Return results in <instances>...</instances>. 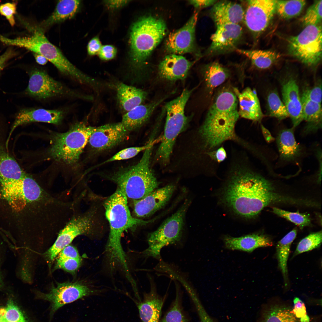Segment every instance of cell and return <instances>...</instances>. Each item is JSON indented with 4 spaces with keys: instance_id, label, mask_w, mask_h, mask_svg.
I'll list each match as a JSON object with an SVG mask.
<instances>
[{
    "instance_id": "39",
    "label": "cell",
    "mask_w": 322,
    "mask_h": 322,
    "mask_svg": "<svg viewBox=\"0 0 322 322\" xmlns=\"http://www.w3.org/2000/svg\"><path fill=\"white\" fill-rule=\"evenodd\" d=\"M322 241L321 231L310 234L299 242L293 256L308 252L318 247L321 245Z\"/></svg>"
},
{
    "instance_id": "10",
    "label": "cell",
    "mask_w": 322,
    "mask_h": 322,
    "mask_svg": "<svg viewBox=\"0 0 322 322\" xmlns=\"http://www.w3.org/2000/svg\"><path fill=\"white\" fill-rule=\"evenodd\" d=\"M290 54L303 64L315 66L322 57L321 24L306 26L298 35L288 40Z\"/></svg>"
},
{
    "instance_id": "1",
    "label": "cell",
    "mask_w": 322,
    "mask_h": 322,
    "mask_svg": "<svg viewBox=\"0 0 322 322\" xmlns=\"http://www.w3.org/2000/svg\"><path fill=\"white\" fill-rule=\"evenodd\" d=\"M229 169L223 199L238 215L252 218L270 204L289 201L277 193L270 181L245 163H233Z\"/></svg>"
},
{
    "instance_id": "20",
    "label": "cell",
    "mask_w": 322,
    "mask_h": 322,
    "mask_svg": "<svg viewBox=\"0 0 322 322\" xmlns=\"http://www.w3.org/2000/svg\"><path fill=\"white\" fill-rule=\"evenodd\" d=\"M150 290L145 293L143 300L137 303L139 316L141 322H159L165 296L157 293L156 285L153 277L149 276Z\"/></svg>"
},
{
    "instance_id": "13",
    "label": "cell",
    "mask_w": 322,
    "mask_h": 322,
    "mask_svg": "<svg viewBox=\"0 0 322 322\" xmlns=\"http://www.w3.org/2000/svg\"><path fill=\"white\" fill-rule=\"evenodd\" d=\"M93 292L87 286L78 282L58 283L52 286L48 293L38 292V298L49 301L51 304V315L64 305L89 295Z\"/></svg>"
},
{
    "instance_id": "29",
    "label": "cell",
    "mask_w": 322,
    "mask_h": 322,
    "mask_svg": "<svg viewBox=\"0 0 322 322\" xmlns=\"http://www.w3.org/2000/svg\"><path fill=\"white\" fill-rule=\"evenodd\" d=\"M290 306L279 301L267 303L261 313V322H300Z\"/></svg>"
},
{
    "instance_id": "2",
    "label": "cell",
    "mask_w": 322,
    "mask_h": 322,
    "mask_svg": "<svg viewBox=\"0 0 322 322\" xmlns=\"http://www.w3.org/2000/svg\"><path fill=\"white\" fill-rule=\"evenodd\" d=\"M105 215L109 225L110 232L105 252L112 266L127 265L126 255L121 244L122 234L126 230L152 222L133 217L129 210L128 199L119 188L104 203Z\"/></svg>"
},
{
    "instance_id": "31",
    "label": "cell",
    "mask_w": 322,
    "mask_h": 322,
    "mask_svg": "<svg viewBox=\"0 0 322 322\" xmlns=\"http://www.w3.org/2000/svg\"><path fill=\"white\" fill-rule=\"evenodd\" d=\"M301 99L303 120L306 122L304 133L315 132L322 127L321 104L311 100L303 95Z\"/></svg>"
},
{
    "instance_id": "30",
    "label": "cell",
    "mask_w": 322,
    "mask_h": 322,
    "mask_svg": "<svg viewBox=\"0 0 322 322\" xmlns=\"http://www.w3.org/2000/svg\"><path fill=\"white\" fill-rule=\"evenodd\" d=\"M80 1L75 0L59 1L53 13L42 22L38 28L44 31V30L53 24L72 18L78 11Z\"/></svg>"
},
{
    "instance_id": "22",
    "label": "cell",
    "mask_w": 322,
    "mask_h": 322,
    "mask_svg": "<svg viewBox=\"0 0 322 322\" xmlns=\"http://www.w3.org/2000/svg\"><path fill=\"white\" fill-rule=\"evenodd\" d=\"M245 10L237 2L229 1H217L210 11V16L216 26L226 24H239L244 21Z\"/></svg>"
},
{
    "instance_id": "54",
    "label": "cell",
    "mask_w": 322,
    "mask_h": 322,
    "mask_svg": "<svg viewBox=\"0 0 322 322\" xmlns=\"http://www.w3.org/2000/svg\"><path fill=\"white\" fill-rule=\"evenodd\" d=\"M218 1L215 0H192L188 1L189 3L197 10H200L213 6Z\"/></svg>"
},
{
    "instance_id": "33",
    "label": "cell",
    "mask_w": 322,
    "mask_h": 322,
    "mask_svg": "<svg viewBox=\"0 0 322 322\" xmlns=\"http://www.w3.org/2000/svg\"><path fill=\"white\" fill-rule=\"evenodd\" d=\"M297 231L296 228L293 229L280 240L276 245V253L278 265L282 274L285 286L287 284V261L291 245L296 237Z\"/></svg>"
},
{
    "instance_id": "23",
    "label": "cell",
    "mask_w": 322,
    "mask_h": 322,
    "mask_svg": "<svg viewBox=\"0 0 322 322\" xmlns=\"http://www.w3.org/2000/svg\"><path fill=\"white\" fill-rule=\"evenodd\" d=\"M282 94L284 103L294 128L303 120L301 99L295 80L291 78L286 82L282 86Z\"/></svg>"
},
{
    "instance_id": "49",
    "label": "cell",
    "mask_w": 322,
    "mask_h": 322,
    "mask_svg": "<svg viewBox=\"0 0 322 322\" xmlns=\"http://www.w3.org/2000/svg\"><path fill=\"white\" fill-rule=\"evenodd\" d=\"M117 53L116 48L110 45L102 46L99 53L100 58L103 60L108 61L114 58Z\"/></svg>"
},
{
    "instance_id": "27",
    "label": "cell",
    "mask_w": 322,
    "mask_h": 322,
    "mask_svg": "<svg viewBox=\"0 0 322 322\" xmlns=\"http://www.w3.org/2000/svg\"><path fill=\"white\" fill-rule=\"evenodd\" d=\"M116 91L119 107L125 113L142 104L147 95L145 91L121 82L116 84Z\"/></svg>"
},
{
    "instance_id": "26",
    "label": "cell",
    "mask_w": 322,
    "mask_h": 322,
    "mask_svg": "<svg viewBox=\"0 0 322 322\" xmlns=\"http://www.w3.org/2000/svg\"><path fill=\"white\" fill-rule=\"evenodd\" d=\"M223 240L225 247L231 250L251 252L260 247L272 246L273 243L268 237L259 234H252L239 237L226 236Z\"/></svg>"
},
{
    "instance_id": "25",
    "label": "cell",
    "mask_w": 322,
    "mask_h": 322,
    "mask_svg": "<svg viewBox=\"0 0 322 322\" xmlns=\"http://www.w3.org/2000/svg\"><path fill=\"white\" fill-rule=\"evenodd\" d=\"M169 95L135 107L124 113L120 122L129 132L140 127L148 120L156 109Z\"/></svg>"
},
{
    "instance_id": "14",
    "label": "cell",
    "mask_w": 322,
    "mask_h": 322,
    "mask_svg": "<svg viewBox=\"0 0 322 322\" xmlns=\"http://www.w3.org/2000/svg\"><path fill=\"white\" fill-rule=\"evenodd\" d=\"M276 1H247L244 21L248 30L257 36L267 28L276 12Z\"/></svg>"
},
{
    "instance_id": "43",
    "label": "cell",
    "mask_w": 322,
    "mask_h": 322,
    "mask_svg": "<svg viewBox=\"0 0 322 322\" xmlns=\"http://www.w3.org/2000/svg\"><path fill=\"white\" fill-rule=\"evenodd\" d=\"M5 309L7 322H27L23 314L12 300L8 301Z\"/></svg>"
},
{
    "instance_id": "32",
    "label": "cell",
    "mask_w": 322,
    "mask_h": 322,
    "mask_svg": "<svg viewBox=\"0 0 322 322\" xmlns=\"http://www.w3.org/2000/svg\"><path fill=\"white\" fill-rule=\"evenodd\" d=\"M294 127L280 131L276 138L280 156L286 161L293 160L300 154L301 148L295 140Z\"/></svg>"
},
{
    "instance_id": "8",
    "label": "cell",
    "mask_w": 322,
    "mask_h": 322,
    "mask_svg": "<svg viewBox=\"0 0 322 322\" xmlns=\"http://www.w3.org/2000/svg\"><path fill=\"white\" fill-rule=\"evenodd\" d=\"M29 76L28 85L18 96L40 100L58 97H67L91 100V96L83 94L68 87L51 76L46 71L37 68L27 71Z\"/></svg>"
},
{
    "instance_id": "42",
    "label": "cell",
    "mask_w": 322,
    "mask_h": 322,
    "mask_svg": "<svg viewBox=\"0 0 322 322\" xmlns=\"http://www.w3.org/2000/svg\"><path fill=\"white\" fill-rule=\"evenodd\" d=\"M322 0L316 1L307 9L301 18L305 26L321 24L322 20Z\"/></svg>"
},
{
    "instance_id": "24",
    "label": "cell",
    "mask_w": 322,
    "mask_h": 322,
    "mask_svg": "<svg viewBox=\"0 0 322 322\" xmlns=\"http://www.w3.org/2000/svg\"><path fill=\"white\" fill-rule=\"evenodd\" d=\"M233 91L239 101V117L255 122H261L264 115L256 92L248 87L241 92L237 88H234Z\"/></svg>"
},
{
    "instance_id": "52",
    "label": "cell",
    "mask_w": 322,
    "mask_h": 322,
    "mask_svg": "<svg viewBox=\"0 0 322 322\" xmlns=\"http://www.w3.org/2000/svg\"><path fill=\"white\" fill-rule=\"evenodd\" d=\"M16 55V52L12 48L8 49L0 55V80L3 71L7 64L8 61Z\"/></svg>"
},
{
    "instance_id": "17",
    "label": "cell",
    "mask_w": 322,
    "mask_h": 322,
    "mask_svg": "<svg viewBox=\"0 0 322 322\" xmlns=\"http://www.w3.org/2000/svg\"><path fill=\"white\" fill-rule=\"evenodd\" d=\"M239 24H226L216 26L211 36V43L207 50L208 55L222 54L236 50L243 35Z\"/></svg>"
},
{
    "instance_id": "46",
    "label": "cell",
    "mask_w": 322,
    "mask_h": 322,
    "mask_svg": "<svg viewBox=\"0 0 322 322\" xmlns=\"http://www.w3.org/2000/svg\"><path fill=\"white\" fill-rule=\"evenodd\" d=\"M303 95L311 101L321 104V84H319L311 89L305 90Z\"/></svg>"
},
{
    "instance_id": "34",
    "label": "cell",
    "mask_w": 322,
    "mask_h": 322,
    "mask_svg": "<svg viewBox=\"0 0 322 322\" xmlns=\"http://www.w3.org/2000/svg\"><path fill=\"white\" fill-rule=\"evenodd\" d=\"M236 50L237 52L247 57L254 66L261 69L269 68L280 57L278 53L271 51L238 48Z\"/></svg>"
},
{
    "instance_id": "56",
    "label": "cell",
    "mask_w": 322,
    "mask_h": 322,
    "mask_svg": "<svg viewBox=\"0 0 322 322\" xmlns=\"http://www.w3.org/2000/svg\"><path fill=\"white\" fill-rule=\"evenodd\" d=\"M261 128L263 136L267 143H270L275 140L270 131L262 124L261 125Z\"/></svg>"
},
{
    "instance_id": "59",
    "label": "cell",
    "mask_w": 322,
    "mask_h": 322,
    "mask_svg": "<svg viewBox=\"0 0 322 322\" xmlns=\"http://www.w3.org/2000/svg\"><path fill=\"white\" fill-rule=\"evenodd\" d=\"M300 322H309L310 318L306 314L300 319Z\"/></svg>"
},
{
    "instance_id": "11",
    "label": "cell",
    "mask_w": 322,
    "mask_h": 322,
    "mask_svg": "<svg viewBox=\"0 0 322 322\" xmlns=\"http://www.w3.org/2000/svg\"><path fill=\"white\" fill-rule=\"evenodd\" d=\"M95 210L91 209L80 214L74 213L59 231L55 242L46 252V255L50 260H53L76 237L93 233L96 223Z\"/></svg>"
},
{
    "instance_id": "19",
    "label": "cell",
    "mask_w": 322,
    "mask_h": 322,
    "mask_svg": "<svg viewBox=\"0 0 322 322\" xmlns=\"http://www.w3.org/2000/svg\"><path fill=\"white\" fill-rule=\"evenodd\" d=\"M175 189L174 185L169 184L155 189L142 199L133 201L136 218L148 217L162 208L168 202Z\"/></svg>"
},
{
    "instance_id": "35",
    "label": "cell",
    "mask_w": 322,
    "mask_h": 322,
    "mask_svg": "<svg viewBox=\"0 0 322 322\" xmlns=\"http://www.w3.org/2000/svg\"><path fill=\"white\" fill-rule=\"evenodd\" d=\"M229 72L219 62L215 61L205 68L204 77L208 88L213 90L224 83L229 77Z\"/></svg>"
},
{
    "instance_id": "40",
    "label": "cell",
    "mask_w": 322,
    "mask_h": 322,
    "mask_svg": "<svg viewBox=\"0 0 322 322\" xmlns=\"http://www.w3.org/2000/svg\"><path fill=\"white\" fill-rule=\"evenodd\" d=\"M156 140L151 139L145 145L138 147H130L124 148L119 151L111 158L100 164H104L112 162L126 160L133 157L140 152L153 146Z\"/></svg>"
},
{
    "instance_id": "50",
    "label": "cell",
    "mask_w": 322,
    "mask_h": 322,
    "mask_svg": "<svg viewBox=\"0 0 322 322\" xmlns=\"http://www.w3.org/2000/svg\"><path fill=\"white\" fill-rule=\"evenodd\" d=\"M209 157L210 161L218 164L223 162L227 158L226 151L223 146L208 153L206 155Z\"/></svg>"
},
{
    "instance_id": "16",
    "label": "cell",
    "mask_w": 322,
    "mask_h": 322,
    "mask_svg": "<svg viewBox=\"0 0 322 322\" xmlns=\"http://www.w3.org/2000/svg\"><path fill=\"white\" fill-rule=\"evenodd\" d=\"M64 115L65 112L61 109L18 107L14 114V120L5 143L6 148H7L13 132L18 126L36 122L59 124L61 122Z\"/></svg>"
},
{
    "instance_id": "48",
    "label": "cell",
    "mask_w": 322,
    "mask_h": 322,
    "mask_svg": "<svg viewBox=\"0 0 322 322\" xmlns=\"http://www.w3.org/2000/svg\"><path fill=\"white\" fill-rule=\"evenodd\" d=\"M58 254L57 260L67 258L81 259L77 249L69 245L64 247Z\"/></svg>"
},
{
    "instance_id": "7",
    "label": "cell",
    "mask_w": 322,
    "mask_h": 322,
    "mask_svg": "<svg viewBox=\"0 0 322 322\" xmlns=\"http://www.w3.org/2000/svg\"><path fill=\"white\" fill-rule=\"evenodd\" d=\"M95 128L83 122H78L65 132L53 134L49 151L50 156L67 164L76 163Z\"/></svg>"
},
{
    "instance_id": "61",
    "label": "cell",
    "mask_w": 322,
    "mask_h": 322,
    "mask_svg": "<svg viewBox=\"0 0 322 322\" xmlns=\"http://www.w3.org/2000/svg\"></svg>"
},
{
    "instance_id": "53",
    "label": "cell",
    "mask_w": 322,
    "mask_h": 322,
    "mask_svg": "<svg viewBox=\"0 0 322 322\" xmlns=\"http://www.w3.org/2000/svg\"><path fill=\"white\" fill-rule=\"evenodd\" d=\"M102 47L99 38L97 36L93 38L89 41L87 45V50L88 54L92 56L98 54Z\"/></svg>"
},
{
    "instance_id": "4",
    "label": "cell",
    "mask_w": 322,
    "mask_h": 322,
    "mask_svg": "<svg viewBox=\"0 0 322 322\" xmlns=\"http://www.w3.org/2000/svg\"><path fill=\"white\" fill-rule=\"evenodd\" d=\"M3 42L6 44L24 48L42 55L62 74L80 84L87 85L91 81L90 76L71 63L58 48L48 41L43 31L38 28L30 36L12 39L4 37Z\"/></svg>"
},
{
    "instance_id": "12",
    "label": "cell",
    "mask_w": 322,
    "mask_h": 322,
    "mask_svg": "<svg viewBox=\"0 0 322 322\" xmlns=\"http://www.w3.org/2000/svg\"><path fill=\"white\" fill-rule=\"evenodd\" d=\"M47 191L32 177L26 174L22 179L1 185L3 198L16 211L24 209L29 203L41 197Z\"/></svg>"
},
{
    "instance_id": "60",
    "label": "cell",
    "mask_w": 322,
    "mask_h": 322,
    "mask_svg": "<svg viewBox=\"0 0 322 322\" xmlns=\"http://www.w3.org/2000/svg\"><path fill=\"white\" fill-rule=\"evenodd\" d=\"M1 275H0V286H1Z\"/></svg>"
},
{
    "instance_id": "58",
    "label": "cell",
    "mask_w": 322,
    "mask_h": 322,
    "mask_svg": "<svg viewBox=\"0 0 322 322\" xmlns=\"http://www.w3.org/2000/svg\"><path fill=\"white\" fill-rule=\"evenodd\" d=\"M0 322H7L5 308L0 309Z\"/></svg>"
},
{
    "instance_id": "51",
    "label": "cell",
    "mask_w": 322,
    "mask_h": 322,
    "mask_svg": "<svg viewBox=\"0 0 322 322\" xmlns=\"http://www.w3.org/2000/svg\"><path fill=\"white\" fill-rule=\"evenodd\" d=\"M294 307L292 312L297 318L300 319L306 314L304 303L299 298L296 297L293 299Z\"/></svg>"
},
{
    "instance_id": "5",
    "label": "cell",
    "mask_w": 322,
    "mask_h": 322,
    "mask_svg": "<svg viewBox=\"0 0 322 322\" xmlns=\"http://www.w3.org/2000/svg\"><path fill=\"white\" fill-rule=\"evenodd\" d=\"M153 147L144 151L137 164L109 177L128 199L133 201L142 199L158 187L159 182L150 167Z\"/></svg>"
},
{
    "instance_id": "47",
    "label": "cell",
    "mask_w": 322,
    "mask_h": 322,
    "mask_svg": "<svg viewBox=\"0 0 322 322\" xmlns=\"http://www.w3.org/2000/svg\"><path fill=\"white\" fill-rule=\"evenodd\" d=\"M195 306L201 322H213L205 310L197 295L191 298Z\"/></svg>"
},
{
    "instance_id": "57",
    "label": "cell",
    "mask_w": 322,
    "mask_h": 322,
    "mask_svg": "<svg viewBox=\"0 0 322 322\" xmlns=\"http://www.w3.org/2000/svg\"><path fill=\"white\" fill-rule=\"evenodd\" d=\"M34 56L36 62L40 65H44L48 61L47 59L42 55L34 53Z\"/></svg>"
},
{
    "instance_id": "36",
    "label": "cell",
    "mask_w": 322,
    "mask_h": 322,
    "mask_svg": "<svg viewBox=\"0 0 322 322\" xmlns=\"http://www.w3.org/2000/svg\"><path fill=\"white\" fill-rule=\"evenodd\" d=\"M176 297L171 305L159 322H189L181 303V291L179 284L174 280Z\"/></svg>"
},
{
    "instance_id": "6",
    "label": "cell",
    "mask_w": 322,
    "mask_h": 322,
    "mask_svg": "<svg viewBox=\"0 0 322 322\" xmlns=\"http://www.w3.org/2000/svg\"><path fill=\"white\" fill-rule=\"evenodd\" d=\"M193 90L184 89L179 96L164 106L166 116L164 134L156 154L164 164L169 161L177 137L188 124L190 119L185 114V108Z\"/></svg>"
},
{
    "instance_id": "44",
    "label": "cell",
    "mask_w": 322,
    "mask_h": 322,
    "mask_svg": "<svg viewBox=\"0 0 322 322\" xmlns=\"http://www.w3.org/2000/svg\"><path fill=\"white\" fill-rule=\"evenodd\" d=\"M17 5V3L14 2L0 5V14L6 18L12 26L15 24L14 16L16 13Z\"/></svg>"
},
{
    "instance_id": "28",
    "label": "cell",
    "mask_w": 322,
    "mask_h": 322,
    "mask_svg": "<svg viewBox=\"0 0 322 322\" xmlns=\"http://www.w3.org/2000/svg\"><path fill=\"white\" fill-rule=\"evenodd\" d=\"M15 159L0 143V183L7 185L20 180L26 175Z\"/></svg>"
},
{
    "instance_id": "41",
    "label": "cell",
    "mask_w": 322,
    "mask_h": 322,
    "mask_svg": "<svg viewBox=\"0 0 322 322\" xmlns=\"http://www.w3.org/2000/svg\"><path fill=\"white\" fill-rule=\"evenodd\" d=\"M273 210L274 213L294 223L301 229L310 223V218L308 214L289 212L276 207H273Z\"/></svg>"
},
{
    "instance_id": "21",
    "label": "cell",
    "mask_w": 322,
    "mask_h": 322,
    "mask_svg": "<svg viewBox=\"0 0 322 322\" xmlns=\"http://www.w3.org/2000/svg\"><path fill=\"white\" fill-rule=\"evenodd\" d=\"M195 62L189 61L180 55L169 54L159 64V75L161 78L170 81L184 80Z\"/></svg>"
},
{
    "instance_id": "15",
    "label": "cell",
    "mask_w": 322,
    "mask_h": 322,
    "mask_svg": "<svg viewBox=\"0 0 322 322\" xmlns=\"http://www.w3.org/2000/svg\"><path fill=\"white\" fill-rule=\"evenodd\" d=\"M198 12L196 11L182 27L168 35L165 47L169 54L180 55L196 51L195 30Z\"/></svg>"
},
{
    "instance_id": "55",
    "label": "cell",
    "mask_w": 322,
    "mask_h": 322,
    "mask_svg": "<svg viewBox=\"0 0 322 322\" xmlns=\"http://www.w3.org/2000/svg\"><path fill=\"white\" fill-rule=\"evenodd\" d=\"M129 1L127 0H107L105 1V3L109 8L116 9L122 7Z\"/></svg>"
},
{
    "instance_id": "45",
    "label": "cell",
    "mask_w": 322,
    "mask_h": 322,
    "mask_svg": "<svg viewBox=\"0 0 322 322\" xmlns=\"http://www.w3.org/2000/svg\"><path fill=\"white\" fill-rule=\"evenodd\" d=\"M81 259L67 258L57 260L55 267L70 273L75 272L80 267Z\"/></svg>"
},
{
    "instance_id": "37",
    "label": "cell",
    "mask_w": 322,
    "mask_h": 322,
    "mask_svg": "<svg viewBox=\"0 0 322 322\" xmlns=\"http://www.w3.org/2000/svg\"><path fill=\"white\" fill-rule=\"evenodd\" d=\"M306 3L305 0H276L275 10L282 18L289 19L299 15Z\"/></svg>"
},
{
    "instance_id": "9",
    "label": "cell",
    "mask_w": 322,
    "mask_h": 322,
    "mask_svg": "<svg viewBox=\"0 0 322 322\" xmlns=\"http://www.w3.org/2000/svg\"><path fill=\"white\" fill-rule=\"evenodd\" d=\"M190 204L189 201L186 200L157 230L148 234V247L143 252L145 256L161 261V251L164 247L180 243L183 234L185 216Z\"/></svg>"
},
{
    "instance_id": "18",
    "label": "cell",
    "mask_w": 322,
    "mask_h": 322,
    "mask_svg": "<svg viewBox=\"0 0 322 322\" xmlns=\"http://www.w3.org/2000/svg\"><path fill=\"white\" fill-rule=\"evenodd\" d=\"M129 132L120 122L107 124L95 127L88 142L96 150H106L125 140Z\"/></svg>"
},
{
    "instance_id": "3",
    "label": "cell",
    "mask_w": 322,
    "mask_h": 322,
    "mask_svg": "<svg viewBox=\"0 0 322 322\" xmlns=\"http://www.w3.org/2000/svg\"><path fill=\"white\" fill-rule=\"evenodd\" d=\"M167 32L164 21L152 16L142 17L133 25L130 41L131 65L133 75H139L150 54Z\"/></svg>"
},
{
    "instance_id": "38",
    "label": "cell",
    "mask_w": 322,
    "mask_h": 322,
    "mask_svg": "<svg viewBox=\"0 0 322 322\" xmlns=\"http://www.w3.org/2000/svg\"><path fill=\"white\" fill-rule=\"evenodd\" d=\"M267 101L270 116L275 117L279 120L289 117L285 106L276 92L273 91L269 94Z\"/></svg>"
}]
</instances>
